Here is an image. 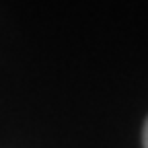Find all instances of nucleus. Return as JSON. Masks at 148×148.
Returning a JSON list of instances; mask_svg holds the SVG:
<instances>
[{
	"instance_id": "1",
	"label": "nucleus",
	"mask_w": 148,
	"mask_h": 148,
	"mask_svg": "<svg viewBox=\"0 0 148 148\" xmlns=\"http://www.w3.org/2000/svg\"><path fill=\"white\" fill-rule=\"evenodd\" d=\"M142 144H144V148H148V119H146V123H144V132H142Z\"/></svg>"
}]
</instances>
